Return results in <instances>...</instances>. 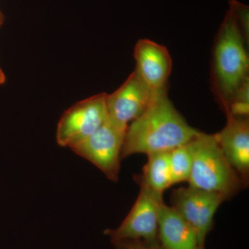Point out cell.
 Returning a JSON list of instances; mask_svg holds the SVG:
<instances>
[{"label": "cell", "instance_id": "1", "mask_svg": "<svg viewBox=\"0 0 249 249\" xmlns=\"http://www.w3.org/2000/svg\"><path fill=\"white\" fill-rule=\"evenodd\" d=\"M199 133L177 110L165 87L154 92L145 111L127 126L121 160L134 154L149 155L171 151L188 143Z\"/></svg>", "mask_w": 249, "mask_h": 249}, {"label": "cell", "instance_id": "2", "mask_svg": "<svg viewBox=\"0 0 249 249\" xmlns=\"http://www.w3.org/2000/svg\"><path fill=\"white\" fill-rule=\"evenodd\" d=\"M249 68L244 36L230 9L219 28L213 51L214 85L222 106L248 79Z\"/></svg>", "mask_w": 249, "mask_h": 249}, {"label": "cell", "instance_id": "3", "mask_svg": "<svg viewBox=\"0 0 249 249\" xmlns=\"http://www.w3.org/2000/svg\"><path fill=\"white\" fill-rule=\"evenodd\" d=\"M193 164L189 186L230 199L247 185L228 161L214 134L201 132L191 141Z\"/></svg>", "mask_w": 249, "mask_h": 249}, {"label": "cell", "instance_id": "4", "mask_svg": "<svg viewBox=\"0 0 249 249\" xmlns=\"http://www.w3.org/2000/svg\"><path fill=\"white\" fill-rule=\"evenodd\" d=\"M139 185L140 193L127 217L117 229L105 231L115 247L124 243H160L158 217L160 205L163 202V195L152 191L142 183Z\"/></svg>", "mask_w": 249, "mask_h": 249}, {"label": "cell", "instance_id": "5", "mask_svg": "<svg viewBox=\"0 0 249 249\" xmlns=\"http://www.w3.org/2000/svg\"><path fill=\"white\" fill-rule=\"evenodd\" d=\"M127 128L107 117L94 133L70 148L96 165L111 181L116 182L120 173L121 150Z\"/></svg>", "mask_w": 249, "mask_h": 249}, {"label": "cell", "instance_id": "6", "mask_svg": "<svg viewBox=\"0 0 249 249\" xmlns=\"http://www.w3.org/2000/svg\"><path fill=\"white\" fill-rule=\"evenodd\" d=\"M106 97L107 93H98L64 112L57 127L59 145L71 147L88 138L105 124L108 117Z\"/></svg>", "mask_w": 249, "mask_h": 249}, {"label": "cell", "instance_id": "7", "mask_svg": "<svg viewBox=\"0 0 249 249\" xmlns=\"http://www.w3.org/2000/svg\"><path fill=\"white\" fill-rule=\"evenodd\" d=\"M170 199L172 207L194 229L199 246H204L206 236L213 228L214 214L227 197L189 186L173 190Z\"/></svg>", "mask_w": 249, "mask_h": 249}, {"label": "cell", "instance_id": "8", "mask_svg": "<svg viewBox=\"0 0 249 249\" xmlns=\"http://www.w3.org/2000/svg\"><path fill=\"white\" fill-rule=\"evenodd\" d=\"M155 91L145 84L134 71L120 88L107 94L108 117L127 127L145 111Z\"/></svg>", "mask_w": 249, "mask_h": 249}, {"label": "cell", "instance_id": "9", "mask_svg": "<svg viewBox=\"0 0 249 249\" xmlns=\"http://www.w3.org/2000/svg\"><path fill=\"white\" fill-rule=\"evenodd\" d=\"M135 71L145 84L153 91L167 87L173 62L164 46L149 39H141L134 52Z\"/></svg>", "mask_w": 249, "mask_h": 249}, {"label": "cell", "instance_id": "10", "mask_svg": "<svg viewBox=\"0 0 249 249\" xmlns=\"http://www.w3.org/2000/svg\"><path fill=\"white\" fill-rule=\"evenodd\" d=\"M225 112L227 124L214 137L228 161L247 185L249 178V119Z\"/></svg>", "mask_w": 249, "mask_h": 249}, {"label": "cell", "instance_id": "11", "mask_svg": "<svg viewBox=\"0 0 249 249\" xmlns=\"http://www.w3.org/2000/svg\"><path fill=\"white\" fill-rule=\"evenodd\" d=\"M158 237L164 249H196L199 246L191 224L164 201L159 210Z\"/></svg>", "mask_w": 249, "mask_h": 249}, {"label": "cell", "instance_id": "12", "mask_svg": "<svg viewBox=\"0 0 249 249\" xmlns=\"http://www.w3.org/2000/svg\"><path fill=\"white\" fill-rule=\"evenodd\" d=\"M148 160L144 165L142 174L137 176L139 183L152 191L163 195L165 190L173 186L170 175L169 152H157L147 155Z\"/></svg>", "mask_w": 249, "mask_h": 249}, {"label": "cell", "instance_id": "13", "mask_svg": "<svg viewBox=\"0 0 249 249\" xmlns=\"http://www.w3.org/2000/svg\"><path fill=\"white\" fill-rule=\"evenodd\" d=\"M191 142L169 152L172 185L188 181L193 164V148Z\"/></svg>", "mask_w": 249, "mask_h": 249}, {"label": "cell", "instance_id": "14", "mask_svg": "<svg viewBox=\"0 0 249 249\" xmlns=\"http://www.w3.org/2000/svg\"><path fill=\"white\" fill-rule=\"evenodd\" d=\"M230 9L236 18L237 24L245 38L249 37V7L236 0H231Z\"/></svg>", "mask_w": 249, "mask_h": 249}, {"label": "cell", "instance_id": "15", "mask_svg": "<svg viewBox=\"0 0 249 249\" xmlns=\"http://www.w3.org/2000/svg\"><path fill=\"white\" fill-rule=\"evenodd\" d=\"M116 249H164L160 244L147 245L142 243H124L115 247Z\"/></svg>", "mask_w": 249, "mask_h": 249}, {"label": "cell", "instance_id": "16", "mask_svg": "<svg viewBox=\"0 0 249 249\" xmlns=\"http://www.w3.org/2000/svg\"><path fill=\"white\" fill-rule=\"evenodd\" d=\"M6 82V76H5L4 72L0 67V85H3Z\"/></svg>", "mask_w": 249, "mask_h": 249}, {"label": "cell", "instance_id": "17", "mask_svg": "<svg viewBox=\"0 0 249 249\" xmlns=\"http://www.w3.org/2000/svg\"><path fill=\"white\" fill-rule=\"evenodd\" d=\"M4 15L2 14V13L0 11V27L2 25L3 22H4Z\"/></svg>", "mask_w": 249, "mask_h": 249}, {"label": "cell", "instance_id": "18", "mask_svg": "<svg viewBox=\"0 0 249 249\" xmlns=\"http://www.w3.org/2000/svg\"><path fill=\"white\" fill-rule=\"evenodd\" d=\"M196 249H204V246H199V247H198L197 248H196Z\"/></svg>", "mask_w": 249, "mask_h": 249}]
</instances>
